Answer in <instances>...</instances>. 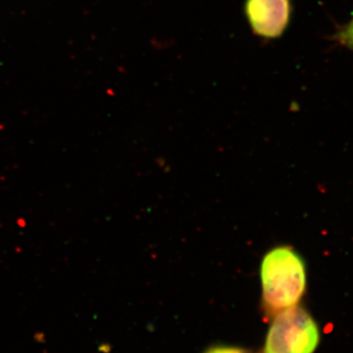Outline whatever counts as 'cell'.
I'll use <instances>...</instances> for the list:
<instances>
[{
	"mask_svg": "<svg viewBox=\"0 0 353 353\" xmlns=\"http://www.w3.org/2000/svg\"><path fill=\"white\" fill-rule=\"evenodd\" d=\"M262 303L268 317L296 306L305 292L303 260L292 248L280 246L265 255L261 264Z\"/></svg>",
	"mask_w": 353,
	"mask_h": 353,
	"instance_id": "6da1fadb",
	"label": "cell"
},
{
	"mask_svg": "<svg viewBox=\"0 0 353 353\" xmlns=\"http://www.w3.org/2000/svg\"><path fill=\"white\" fill-rule=\"evenodd\" d=\"M320 334L313 318L299 306L285 309L272 323L264 353H313Z\"/></svg>",
	"mask_w": 353,
	"mask_h": 353,
	"instance_id": "7a4b0ae2",
	"label": "cell"
},
{
	"mask_svg": "<svg viewBox=\"0 0 353 353\" xmlns=\"http://www.w3.org/2000/svg\"><path fill=\"white\" fill-rule=\"evenodd\" d=\"M292 0H245V13L252 32L263 39H278L289 27Z\"/></svg>",
	"mask_w": 353,
	"mask_h": 353,
	"instance_id": "3957f363",
	"label": "cell"
},
{
	"mask_svg": "<svg viewBox=\"0 0 353 353\" xmlns=\"http://www.w3.org/2000/svg\"><path fill=\"white\" fill-rule=\"evenodd\" d=\"M334 39L341 46L353 50V19L336 32Z\"/></svg>",
	"mask_w": 353,
	"mask_h": 353,
	"instance_id": "277c9868",
	"label": "cell"
},
{
	"mask_svg": "<svg viewBox=\"0 0 353 353\" xmlns=\"http://www.w3.org/2000/svg\"><path fill=\"white\" fill-rule=\"evenodd\" d=\"M204 353H252L245 348L234 347H213Z\"/></svg>",
	"mask_w": 353,
	"mask_h": 353,
	"instance_id": "5b68a950",
	"label": "cell"
}]
</instances>
